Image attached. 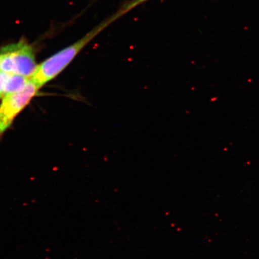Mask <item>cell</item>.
<instances>
[{
    "label": "cell",
    "instance_id": "6da1fadb",
    "mask_svg": "<svg viewBox=\"0 0 259 259\" xmlns=\"http://www.w3.org/2000/svg\"><path fill=\"white\" fill-rule=\"evenodd\" d=\"M113 21H115V18L112 16L97 25L75 43L48 58L37 66V69L30 77V80L37 88L40 89L45 84L54 79L72 62L74 58L87 46V45Z\"/></svg>",
    "mask_w": 259,
    "mask_h": 259
},
{
    "label": "cell",
    "instance_id": "7a4b0ae2",
    "mask_svg": "<svg viewBox=\"0 0 259 259\" xmlns=\"http://www.w3.org/2000/svg\"><path fill=\"white\" fill-rule=\"evenodd\" d=\"M34 48L25 40L6 45L0 51V70L30 78L37 69Z\"/></svg>",
    "mask_w": 259,
    "mask_h": 259
},
{
    "label": "cell",
    "instance_id": "3957f363",
    "mask_svg": "<svg viewBox=\"0 0 259 259\" xmlns=\"http://www.w3.org/2000/svg\"><path fill=\"white\" fill-rule=\"evenodd\" d=\"M39 89L30 80L24 89L7 94L0 104V136L7 131L16 116L23 110Z\"/></svg>",
    "mask_w": 259,
    "mask_h": 259
},
{
    "label": "cell",
    "instance_id": "277c9868",
    "mask_svg": "<svg viewBox=\"0 0 259 259\" xmlns=\"http://www.w3.org/2000/svg\"><path fill=\"white\" fill-rule=\"evenodd\" d=\"M147 1L148 0H132L131 2H126L124 5L121 6L120 9L116 12V14L119 16V17H121V16L125 14L131 10Z\"/></svg>",
    "mask_w": 259,
    "mask_h": 259
},
{
    "label": "cell",
    "instance_id": "5b68a950",
    "mask_svg": "<svg viewBox=\"0 0 259 259\" xmlns=\"http://www.w3.org/2000/svg\"><path fill=\"white\" fill-rule=\"evenodd\" d=\"M8 74V73L0 72V98L6 95V84Z\"/></svg>",
    "mask_w": 259,
    "mask_h": 259
},
{
    "label": "cell",
    "instance_id": "8992f818",
    "mask_svg": "<svg viewBox=\"0 0 259 259\" xmlns=\"http://www.w3.org/2000/svg\"><path fill=\"white\" fill-rule=\"evenodd\" d=\"M0 72H1V70H0Z\"/></svg>",
    "mask_w": 259,
    "mask_h": 259
}]
</instances>
